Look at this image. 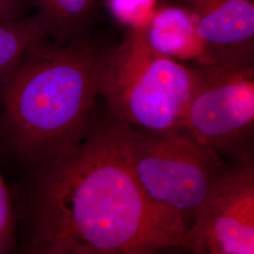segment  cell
Masks as SVG:
<instances>
[{
	"label": "cell",
	"mask_w": 254,
	"mask_h": 254,
	"mask_svg": "<svg viewBox=\"0 0 254 254\" xmlns=\"http://www.w3.org/2000/svg\"><path fill=\"white\" fill-rule=\"evenodd\" d=\"M21 251L152 254L182 238L146 199L121 149L117 121L91 119L85 136L30 169L17 194Z\"/></svg>",
	"instance_id": "1"
},
{
	"label": "cell",
	"mask_w": 254,
	"mask_h": 254,
	"mask_svg": "<svg viewBox=\"0 0 254 254\" xmlns=\"http://www.w3.org/2000/svg\"><path fill=\"white\" fill-rule=\"evenodd\" d=\"M109 50L92 35L39 43L0 83V147L31 169L77 143L91 125Z\"/></svg>",
	"instance_id": "2"
},
{
	"label": "cell",
	"mask_w": 254,
	"mask_h": 254,
	"mask_svg": "<svg viewBox=\"0 0 254 254\" xmlns=\"http://www.w3.org/2000/svg\"><path fill=\"white\" fill-rule=\"evenodd\" d=\"M117 124L121 149L136 183L183 239L210 195L240 164L202 145L184 127L153 132Z\"/></svg>",
	"instance_id": "3"
},
{
	"label": "cell",
	"mask_w": 254,
	"mask_h": 254,
	"mask_svg": "<svg viewBox=\"0 0 254 254\" xmlns=\"http://www.w3.org/2000/svg\"><path fill=\"white\" fill-rule=\"evenodd\" d=\"M194 85L191 65L156 53L141 27H129L110 49L101 72L99 96L110 117L153 132L184 127Z\"/></svg>",
	"instance_id": "4"
},
{
	"label": "cell",
	"mask_w": 254,
	"mask_h": 254,
	"mask_svg": "<svg viewBox=\"0 0 254 254\" xmlns=\"http://www.w3.org/2000/svg\"><path fill=\"white\" fill-rule=\"evenodd\" d=\"M184 128L228 161L254 162V63L191 65Z\"/></svg>",
	"instance_id": "5"
},
{
	"label": "cell",
	"mask_w": 254,
	"mask_h": 254,
	"mask_svg": "<svg viewBox=\"0 0 254 254\" xmlns=\"http://www.w3.org/2000/svg\"><path fill=\"white\" fill-rule=\"evenodd\" d=\"M181 248L197 254H254V161L240 165L218 185Z\"/></svg>",
	"instance_id": "6"
},
{
	"label": "cell",
	"mask_w": 254,
	"mask_h": 254,
	"mask_svg": "<svg viewBox=\"0 0 254 254\" xmlns=\"http://www.w3.org/2000/svg\"><path fill=\"white\" fill-rule=\"evenodd\" d=\"M190 11L205 64L254 63V0H176Z\"/></svg>",
	"instance_id": "7"
},
{
	"label": "cell",
	"mask_w": 254,
	"mask_h": 254,
	"mask_svg": "<svg viewBox=\"0 0 254 254\" xmlns=\"http://www.w3.org/2000/svg\"><path fill=\"white\" fill-rule=\"evenodd\" d=\"M146 42L156 53L186 65L205 64L204 46L190 11L176 0H161L142 27Z\"/></svg>",
	"instance_id": "8"
},
{
	"label": "cell",
	"mask_w": 254,
	"mask_h": 254,
	"mask_svg": "<svg viewBox=\"0 0 254 254\" xmlns=\"http://www.w3.org/2000/svg\"><path fill=\"white\" fill-rule=\"evenodd\" d=\"M49 27L50 39L70 42L92 35L103 0H32Z\"/></svg>",
	"instance_id": "9"
},
{
	"label": "cell",
	"mask_w": 254,
	"mask_h": 254,
	"mask_svg": "<svg viewBox=\"0 0 254 254\" xmlns=\"http://www.w3.org/2000/svg\"><path fill=\"white\" fill-rule=\"evenodd\" d=\"M46 38H50L49 27L37 12L15 20L0 21V83Z\"/></svg>",
	"instance_id": "10"
},
{
	"label": "cell",
	"mask_w": 254,
	"mask_h": 254,
	"mask_svg": "<svg viewBox=\"0 0 254 254\" xmlns=\"http://www.w3.org/2000/svg\"><path fill=\"white\" fill-rule=\"evenodd\" d=\"M161 0H103V7L123 27H144Z\"/></svg>",
	"instance_id": "11"
},
{
	"label": "cell",
	"mask_w": 254,
	"mask_h": 254,
	"mask_svg": "<svg viewBox=\"0 0 254 254\" xmlns=\"http://www.w3.org/2000/svg\"><path fill=\"white\" fill-rule=\"evenodd\" d=\"M16 216L10 191L0 173V254H9L16 246Z\"/></svg>",
	"instance_id": "12"
},
{
	"label": "cell",
	"mask_w": 254,
	"mask_h": 254,
	"mask_svg": "<svg viewBox=\"0 0 254 254\" xmlns=\"http://www.w3.org/2000/svg\"><path fill=\"white\" fill-rule=\"evenodd\" d=\"M33 9L32 0H0V21L25 17Z\"/></svg>",
	"instance_id": "13"
}]
</instances>
